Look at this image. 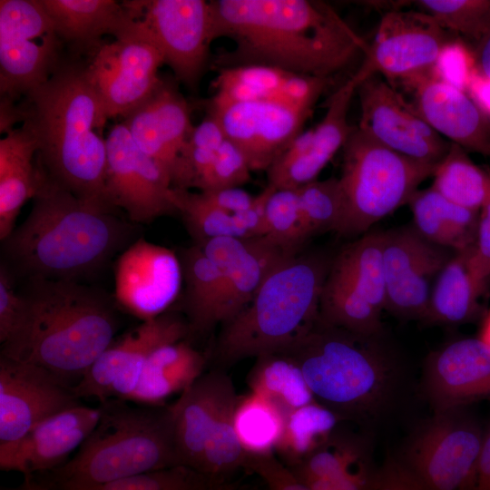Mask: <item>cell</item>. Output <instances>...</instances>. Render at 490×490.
I'll list each match as a JSON object with an SVG mask.
<instances>
[{
  "instance_id": "obj_17",
  "label": "cell",
  "mask_w": 490,
  "mask_h": 490,
  "mask_svg": "<svg viewBox=\"0 0 490 490\" xmlns=\"http://www.w3.org/2000/svg\"><path fill=\"white\" fill-rule=\"evenodd\" d=\"M358 128L381 145L408 158L436 166L451 142L434 131L410 102L378 74L358 86Z\"/></svg>"
},
{
  "instance_id": "obj_6",
  "label": "cell",
  "mask_w": 490,
  "mask_h": 490,
  "mask_svg": "<svg viewBox=\"0 0 490 490\" xmlns=\"http://www.w3.org/2000/svg\"><path fill=\"white\" fill-rule=\"evenodd\" d=\"M99 421L72 458L39 479L53 490L92 486L181 466L170 406L100 403Z\"/></svg>"
},
{
  "instance_id": "obj_44",
  "label": "cell",
  "mask_w": 490,
  "mask_h": 490,
  "mask_svg": "<svg viewBox=\"0 0 490 490\" xmlns=\"http://www.w3.org/2000/svg\"><path fill=\"white\" fill-rule=\"evenodd\" d=\"M171 198L196 244L220 237L240 238L232 214L211 204L200 191L172 188Z\"/></svg>"
},
{
  "instance_id": "obj_2",
  "label": "cell",
  "mask_w": 490,
  "mask_h": 490,
  "mask_svg": "<svg viewBox=\"0 0 490 490\" xmlns=\"http://www.w3.org/2000/svg\"><path fill=\"white\" fill-rule=\"evenodd\" d=\"M44 172L77 198L115 210L106 191L108 120L85 63L66 59L21 104Z\"/></svg>"
},
{
  "instance_id": "obj_60",
  "label": "cell",
  "mask_w": 490,
  "mask_h": 490,
  "mask_svg": "<svg viewBox=\"0 0 490 490\" xmlns=\"http://www.w3.org/2000/svg\"><path fill=\"white\" fill-rule=\"evenodd\" d=\"M477 337L490 348V311L485 315Z\"/></svg>"
},
{
  "instance_id": "obj_30",
  "label": "cell",
  "mask_w": 490,
  "mask_h": 490,
  "mask_svg": "<svg viewBox=\"0 0 490 490\" xmlns=\"http://www.w3.org/2000/svg\"><path fill=\"white\" fill-rule=\"evenodd\" d=\"M358 86L350 77L331 95L324 117L312 128L305 152L289 164L270 167L266 172L269 185L275 189H298L317 180L355 129L348 123V114Z\"/></svg>"
},
{
  "instance_id": "obj_27",
  "label": "cell",
  "mask_w": 490,
  "mask_h": 490,
  "mask_svg": "<svg viewBox=\"0 0 490 490\" xmlns=\"http://www.w3.org/2000/svg\"><path fill=\"white\" fill-rule=\"evenodd\" d=\"M336 429L303 461L288 467L310 490H376L368 440L361 434Z\"/></svg>"
},
{
  "instance_id": "obj_25",
  "label": "cell",
  "mask_w": 490,
  "mask_h": 490,
  "mask_svg": "<svg viewBox=\"0 0 490 490\" xmlns=\"http://www.w3.org/2000/svg\"><path fill=\"white\" fill-rule=\"evenodd\" d=\"M198 245L222 274L220 325L234 318L250 302L272 270L292 255L265 237H220Z\"/></svg>"
},
{
  "instance_id": "obj_58",
  "label": "cell",
  "mask_w": 490,
  "mask_h": 490,
  "mask_svg": "<svg viewBox=\"0 0 490 490\" xmlns=\"http://www.w3.org/2000/svg\"><path fill=\"white\" fill-rule=\"evenodd\" d=\"M476 70L490 79V34L474 49Z\"/></svg>"
},
{
  "instance_id": "obj_31",
  "label": "cell",
  "mask_w": 490,
  "mask_h": 490,
  "mask_svg": "<svg viewBox=\"0 0 490 490\" xmlns=\"http://www.w3.org/2000/svg\"><path fill=\"white\" fill-rule=\"evenodd\" d=\"M38 143L31 128L23 123L0 141V240L15 230L24 202L34 198L43 169L37 161Z\"/></svg>"
},
{
  "instance_id": "obj_57",
  "label": "cell",
  "mask_w": 490,
  "mask_h": 490,
  "mask_svg": "<svg viewBox=\"0 0 490 490\" xmlns=\"http://www.w3.org/2000/svg\"><path fill=\"white\" fill-rule=\"evenodd\" d=\"M466 93L490 122V79L476 70L469 81Z\"/></svg>"
},
{
  "instance_id": "obj_41",
  "label": "cell",
  "mask_w": 490,
  "mask_h": 490,
  "mask_svg": "<svg viewBox=\"0 0 490 490\" xmlns=\"http://www.w3.org/2000/svg\"><path fill=\"white\" fill-rule=\"evenodd\" d=\"M238 398L234 394L225 401L204 448L199 472L213 482L230 481V477L247 465L249 456L234 426Z\"/></svg>"
},
{
  "instance_id": "obj_32",
  "label": "cell",
  "mask_w": 490,
  "mask_h": 490,
  "mask_svg": "<svg viewBox=\"0 0 490 490\" xmlns=\"http://www.w3.org/2000/svg\"><path fill=\"white\" fill-rule=\"evenodd\" d=\"M64 44L92 54L111 34H125L131 20L122 2L114 0H41Z\"/></svg>"
},
{
  "instance_id": "obj_26",
  "label": "cell",
  "mask_w": 490,
  "mask_h": 490,
  "mask_svg": "<svg viewBox=\"0 0 490 490\" xmlns=\"http://www.w3.org/2000/svg\"><path fill=\"white\" fill-rule=\"evenodd\" d=\"M122 122L135 144L172 177L179 154L194 128L190 104L177 85L162 78L154 91Z\"/></svg>"
},
{
  "instance_id": "obj_22",
  "label": "cell",
  "mask_w": 490,
  "mask_h": 490,
  "mask_svg": "<svg viewBox=\"0 0 490 490\" xmlns=\"http://www.w3.org/2000/svg\"><path fill=\"white\" fill-rule=\"evenodd\" d=\"M99 407L77 405L42 421L20 439L0 445V468L24 477L50 472L67 461L96 426Z\"/></svg>"
},
{
  "instance_id": "obj_56",
  "label": "cell",
  "mask_w": 490,
  "mask_h": 490,
  "mask_svg": "<svg viewBox=\"0 0 490 490\" xmlns=\"http://www.w3.org/2000/svg\"><path fill=\"white\" fill-rule=\"evenodd\" d=\"M465 490H490V426L484 432L481 450Z\"/></svg>"
},
{
  "instance_id": "obj_43",
  "label": "cell",
  "mask_w": 490,
  "mask_h": 490,
  "mask_svg": "<svg viewBox=\"0 0 490 490\" xmlns=\"http://www.w3.org/2000/svg\"><path fill=\"white\" fill-rule=\"evenodd\" d=\"M297 190L308 239L327 231L338 233L344 219V200L338 178L315 180Z\"/></svg>"
},
{
  "instance_id": "obj_20",
  "label": "cell",
  "mask_w": 490,
  "mask_h": 490,
  "mask_svg": "<svg viewBox=\"0 0 490 490\" xmlns=\"http://www.w3.org/2000/svg\"><path fill=\"white\" fill-rule=\"evenodd\" d=\"M73 387L34 363L0 356V445L80 405Z\"/></svg>"
},
{
  "instance_id": "obj_38",
  "label": "cell",
  "mask_w": 490,
  "mask_h": 490,
  "mask_svg": "<svg viewBox=\"0 0 490 490\" xmlns=\"http://www.w3.org/2000/svg\"><path fill=\"white\" fill-rule=\"evenodd\" d=\"M432 176L431 187L462 207L480 211L490 199V170L474 162L456 143L451 142Z\"/></svg>"
},
{
  "instance_id": "obj_15",
  "label": "cell",
  "mask_w": 490,
  "mask_h": 490,
  "mask_svg": "<svg viewBox=\"0 0 490 490\" xmlns=\"http://www.w3.org/2000/svg\"><path fill=\"white\" fill-rule=\"evenodd\" d=\"M106 145V191L114 209L139 223L177 212L171 173L135 144L122 122L110 128Z\"/></svg>"
},
{
  "instance_id": "obj_46",
  "label": "cell",
  "mask_w": 490,
  "mask_h": 490,
  "mask_svg": "<svg viewBox=\"0 0 490 490\" xmlns=\"http://www.w3.org/2000/svg\"><path fill=\"white\" fill-rule=\"evenodd\" d=\"M263 237L288 254L301 252L309 239L302 222L297 189H273L266 204Z\"/></svg>"
},
{
  "instance_id": "obj_5",
  "label": "cell",
  "mask_w": 490,
  "mask_h": 490,
  "mask_svg": "<svg viewBox=\"0 0 490 490\" xmlns=\"http://www.w3.org/2000/svg\"><path fill=\"white\" fill-rule=\"evenodd\" d=\"M22 294L23 326L1 355L38 365L74 387L114 340L113 309L74 280H29Z\"/></svg>"
},
{
  "instance_id": "obj_50",
  "label": "cell",
  "mask_w": 490,
  "mask_h": 490,
  "mask_svg": "<svg viewBox=\"0 0 490 490\" xmlns=\"http://www.w3.org/2000/svg\"><path fill=\"white\" fill-rule=\"evenodd\" d=\"M433 69L442 80L466 92L476 71L474 50L458 39L445 48Z\"/></svg>"
},
{
  "instance_id": "obj_33",
  "label": "cell",
  "mask_w": 490,
  "mask_h": 490,
  "mask_svg": "<svg viewBox=\"0 0 490 490\" xmlns=\"http://www.w3.org/2000/svg\"><path fill=\"white\" fill-rule=\"evenodd\" d=\"M204 356L184 339L160 346L145 361L137 385L126 400L151 406L164 405L182 393L202 374Z\"/></svg>"
},
{
  "instance_id": "obj_47",
  "label": "cell",
  "mask_w": 490,
  "mask_h": 490,
  "mask_svg": "<svg viewBox=\"0 0 490 490\" xmlns=\"http://www.w3.org/2000/svg\"><path fill=\"white\" fill-rule=\"evenodd\" d=\"M213 482L184 466L139 474L108 483L62 490H204Z\"/></svg>"
},
{
  "instance_id": "obj_16",
  "label": "cell",
  "mask_w": 490,
  "mask_h": 490,
  "mask_svg": "<svg viewBox=\"0 0 490 490\" xmlns=\"http://www.w3.org/2000/svg\"><path fill=\"white\" fill-rule=\"evenodd\" d=\"M454 253L426 240L412 224L383 231L386 310L423 321L434 283Z\"/></svg>"
},
{
  "instance_id": "obj_11",
  "label": "cell",
  "mask_w": 490,
  "mask_h": 490,
  "mask_svg": "<svg viewBox=\"0 0 490 490\" xmlns=\"http://www.w3.org/2000/svg\"><path fill=\"white\" fill-rule=\"evenodd\" d=\"M484 432L464 407L434 412L396 457L423 490H465Z\"/></svg>"
},
{
  "instance_id": "obj_3",
  "label": "cell",
  "mask_w": 490,
  "mask_h": 490,
  "mask_svg": "<svg viewBox=\"0 0 490 490\" xmlns=\"http://www.w3.org/2000/svg\"><path fill=\"white\" fill-rule=\"evenodd\" d=\"M33 200L27 218L2 241L5 264L28 280L76 281L103 265L133 230L113 210L77 198L44 170Z\"/></svg>"
},
{
  "instance_id": "obj_19",
  "label": "cell",
  "mask_w": 490,
  "mask_h": 490,
  "mask_svg": "<svg viewBox=\"0 0 490 490\" xmlns=\"http://www.w3.org/2000/svg\"><path fill=\"white\" fill-rule=\"evenodd\" d=\"M207 113L242 152L251 172H266L303 131L312 111L264 101L210 100Z\"/></svg>"
},
{
  "instance_id": "obj_1",
  "label": "cell",
  "mask_w": 490,
  "mask_h": 490,
  "mask_svg": "<svg viewBox=\"0 0 490 490\" xmlns=\"http://www.w3.org/2000/svg\"><path fill=\"white\" fill-rule=\"evenodd\" d=\"M214 38L234 43L212 62L217 70L267 65L331 78L358 54L366 41L328 4L313 0L210 1Z\"/></svg>"
},
{
  "instance_id": "obj_39",
  "label": "cell",
  "mask_w": 490,
  "mask_h": 490,
  "mask_svg": "<svg viewBox=\"0 0 490 490\" xmlns=\"http://www.w3.org/2000/svg\"><path fill=\"white\" fill-rule=\"evenodd\" d=\"M340 421L316 400L289 412L275 451L277 457L287 467L296 466L320 446Z\"/></svg>"
},
{
  "instance_id": "obj_55",
  "label": "cell",
  "mask_w": 490,
  "mask_h": 490,
  "mask_svg": "<svg viewBox=\"0 0 490 490\" xmlns=\"http://www.w3.org/2000/svg\"><path fill=\"white\" fill-rule=\"evenodd\" d=\"M200 192L211 204L230 214H235L246 210L253 203L256 197V195H251L241 187Z\"/></svg>"
},
{
  "instance_id": "obj_61",
  "label": "cell",
  "mask_w": 490,
  "mask_h": 490,
  "mask_svg": "<svg viewBox=\"0 0 490 490\" xmlns=\"http://www.w3.org/2000/svg\"><path fill=\"white\" fill-rule=\"evenodd\" d=\"M204 490H244L238 483L227 481L215 483Z\"/></svg>"
},
{
  "instance_id": "obj_28",
  "label": "cell",
  "mask_w": 490,
  "mask_h": 490,
  "mask_svg": "<svg viewBox=\"0 0 490 490\" xmlns=\"http://www.w3.org/2000/svg\"><path fill=\"white\" fill-rule=\"evenodd\" d=\"M331 78L288 72L267 65H241L218 70L211 101H264L312 111Z\"/></svg>"
},
{
  "instance_id": "obj_9",
  "label": "cell",
  "mask_w": 490,
  "mask_h": 490,
  "mask_svg": "<svg viewBox=\"0 0 490 490\" xmlns=\"http://www.w3.org/2000/svg\"><path fill=\"white\" fill-rule=\"evenodd\" d=\"M382 239L383 231H368L332 258L320 298V322L358 335H383Z\"/></svg>"
},
{
  "instance_id": "obj_51",
  "label": "cell",
  "mask_w": 490,
  "mask_h": 490,
  "mask_svg": "<svg viewBox=\"0 0 490 490\" xmlns=\"http://www.w3.org/2000/svg\"><path fill=\"white\" fill-rule=\"evenodd\" d=\"M468 264L486 294L490 289V199L479 211L475 240L468 250Z\"/></svg>"
},
{
  "instance_id": "obj_54",
  "label": "cell",
  "mask_w": 490,
  "mask_h": 490,
  "mask_svg": "<svg viewBox=\"0 0 490 490\" xmlns=\"http://www.w3.org/2000/svg\"><path fill=\"white\" fill-rule=\"evenodd\" d=\"M376 490H423L396 456H388L378 467Z\"/></svg>"
},
{
  "instance_id": "obj_18",
  "label": "cell",
  "mask_w": 490,
  "mask_h": 490,
  "mask_svg": "<svg viewBox=\"0 0 490 490\" xmlns=\"http://www.w3.org/2000/svg\"><path fill=\"white\" fill-rule=\"evenodd\" d=\"M188 322L165 312L142 323L112 344L73 387L78 398L93 397L100 403L127 399L134 390L142 367L162 345L184 339Z\"/></svg>"
},
{
  "instance_id": "obj_48",
  "label": "cell",
  "mask_w": 490,
  "mask_h": 490,
  "mask_svg": "<svg viewBox=\"0 0 490 490\" xmlns=\"http://www.w3.org/2000/svg\"><path fill=\"white\" fill-rule=\"evenodd\" d=\"M250 172L242 152L226 138L218 149L213 162L200 179L196 189L209 191L241 187L250 181Z\"/></svg>"
},
{
  "instance_id": "obj_35",
  "label": "cell",
  "mask_w": 490,
  "mask_h": 490,
  "mask_svg": "<svg viewBox=\"0 0 490 490\" xmlns=\"http://www.w3.org/2000/svg\"><path fill=\"white\" fill-rule=\"evenodd\" d=\"M469 250L455 252L439 272L423 322L457 326L478 316L480 299L485 293L470 270Z\"/></svg>"
},
{
  "instance_id": "obj_42",
  "label": "cell",
  "mask_w": 490,
  "mask_h": 490,
  "mask_svg": "<svg viewBox=\"0 0 490 490\" xmlns=\"http://www.w3.org/2000/svg\"><path fill=\"white\" fill-rule=\"evenodd\" d=\"M225 139L218 120L207 113L202 122L194 126L179 154L172 177V188L196 189Z\"/></svg>"
},
{
  "instance_id": "obj_34",
  "label": "cell",
  "mask_w": 490,
  "mask_h": 490,
  "mask_svg": "<svg viewBox=\"0 0 490 490\" xmlns=\"http://www.w3.org/2000/svg\"><path fill=\"white\" fill-rule=\"evenodd\" d=\"M407 204L413 227L428 241L455 252L473 247L480 211L457 205L432 187L417 190Z\"/></svg>"
},
{
  "instance_id": "obj_52",
  "label": "cell",
  "mask_w": 490,
  "mask_h": 490,
  "mask_svg": "<svg viewBox=\"0 0 490 490\" xmlns=\"http://www.w3.org/2000/svg\"><path fill=\"white\" fill-rule=\"evenodd\" d=\"M245 469L256 474L268 490H310L274 454L249 456Z\"/></svg>"
},
{
  "instance_id": "obj_7",
  "label": "cell",
  "mask_w": 490,
  "mask_h": 490,
  "mask_svg": "<svg viewBox=\"0 0 490 490\" xmlns=\"http://www.w3.org/2000/svg\"><path fill=\"white\" fill-rule=\"evenodd\" d=\"M332 258L323 252L286 257L250 302L221 325L215 355L221 364L282 352L316 324Z\"/></svg>"
},
{
  "instance_id": "obj_4",
  "label": "cell",
  "mask_w": 490,
  "mask_h": 490,
  "mask_svg": "<svg viewBox=\"0 0 490 490\" xmlns=\"http://www.w3.org/2000/svg\"><path fill=\"white\" fill-rule=\"evenodd\" d=\"M300 368L317 402L341 421L370 428L399 406L406 373L383 335L363 336L318 321L282 352Z\"/></svg>"
},
{
  "instance_id": "obj_36",
  "label": "cell",
  "mask_w": 490,
  "mask_h": 490,
  "mask_svg": "<svg viewBox=\"0 0 490 490\" xmlns=\"http://www.w3.org/2000/svg\"><path fill=\"white\" fill-rule=\"evenodd\" d=\"M185 283L184 309L191 332L207 333L220 324L222 274L198 244L179 255Z\"/></svg>"
},
{
  "instance_id": "obj_40",
  "label": "cell",
  "mask_w": 490,
  "mask_h": 490,
  "mask_svg": "<svg viewBox=\"0 0 490 490\" xmlns=\"http://www.w3.org/2000/svg\"><path fill=\"white\" fill-rule=\"evenodd\" d=\"M286 414L269 399L250 392L239 397L234 426L249 456L275 455L282 436Z\"/></svg>"
},
{
  "instance_id": "obj_29",
  "label": "cell",
  "mask_w": 490,
  "mask_h": 490,
  "mask_svg": "<svg viewBox=\"0 0 490 490\" xmlns=\"http://www.w3.org/2000/svg\"><path fill=\"white\" fill-rule=\"evenodd\" d=\"M234 394L230 377L220 370H213L202 374L170 405L181 466L199 472L206 443L220 411Z\"/></svg>"
},
{
  "instance_id": "obj_23",
  "label": "cell",
  "mask_w": 490,
  "mask_h": 490,
  "mask_svg": "<svg viewBox=\"0 0 490 490\" xmlns=\"http://www.w3.org/2000/svg\"><path fill=\"white\" fill-rule=\"evenodd\" d=\"M401 83L412 92L418 114L439 135L490 157V122L469 95L442 80L432 68Z\"/></svg>"
},
{
  "instance_id": "obj_10",
  "label": "cell",
  "mask_w": 490,
  "mask_h": 490,
  "mask_svg": "<svg viewBox=\"0 0 490 490\" xmlns=\"http://www.w3.org/2000/svg\"><path fill=\"white\" fill-rule=\"evenodd\" d=\"M64 42L41 0L0 1V93L15 103L65 60Z\"/></svg>"
},
{
  "instance_id": "obj_59",
  "label": "cell",
  "mask_w": 490,
  "mask_h": 490,
  "mask_svg": "<svg viewBox=\"0 0 490 490\" xmlns=\"http://www.w3.org/2000/svg\"><path fill=\"white\" fill-rule=\"evenodd\" d=\"M1 490H53L35 476L24 477L23 482L13 487H3Z\"/></svg>"
},
{
  "instance_id": "obj_24",
  "label": "cell",
  "mask_w": 490,
  "mask_h": 490,
  "mask_svg": "<svg viewBox=\"0 0 490 490\" xmlns=\"http://www.w3.org/2000/svg\"><path fill=\"white\" fill-rule=\"evenodd\" d=\"M423 391L434 412L490 398V348L478 337L463 338L432 352Z\"/></svg>"
},
{
  "instance_id": "obj_12",
  "label": "cell",
  "mask_w": 490,
  "mask_h": 490,
  "mask_svg": "<svg viewBox=\"0 0 490 490\" xmlns=\"http://www.w3.org/2000/svg\"><path fill=\"white\" fill-rule=\"evenodd\" d=\"M122 4L134 29L158 48L176 79L196 87L215 40L210 1L127 0Z\"/></svg>"
},
{
  "instance_id": "obj_37",
  "label": "cell",
  "mask_w": 490,
  "mask_h": 490,
  "mask_svg": "<svg viewBox=\"0 0 490 490\" xmlns=\"http://www.w3.org/2000/svg\"><path fill=\"white\" fill-rule=\"evenodd\" d=\"M249 386L251 392L274 403L286 416L315 401L300 368L284 353L257 358Z\"/></svg>"
},
{
  "instance_id": "obj_53",
  "label": "cell",
  "mask_w": 490,
  "mask_h": 490,
  "mask_svg": "<svg viewBox=\"0 0 490 490\" xmlns=\"http://www.w3.org/2000/svg\"><path fill=\"white\" fill-rule=\"evenodd\" d=\"M274 187L267 186L256 195L253 203L244 211L232 214L241 239L263 237L267 201Z\"/></svg>"
},
{
  "instance_id": "obj_14",
  "label": "cell",
  "mask_w": 490,
  "mask_h": 490,
  "mask_svg": "<svg viewBox=\"0 0 490 490\" xmlns=\"http://www.w3.org/2000/svg\"><path fill=\"white\" fill-rule=\"evenodd\" d=\"M90 56L85 63L87 76L108 119L123 118L162 81L158 70L164 64L162 55L133 28L132 21L125 34L103 42Z\"/></svg>"
},
{
  "instance_id": "obj_21",
  "label": "cell",
  "mask_w": 490,
  "mask_h": 490,
  "mask_svg": "<svg viewBox=\"0 0 490 490\" xmlns=\"http://www.w3.org/2000/svg\"><path fill=\"white\" fill-rule=\"evenodd\" d=\"M182 281L179 255L144 239L131 244L116 262V299L142 321L165 313L177 299Z\"/></svg>"
},
{
  "instance_id": "obj_13",
  "label": "cell",
  "mask_w": 490,
  "mask_h": 490,
  "mask_svg": "<svg viewBox=\"0 0 490 490\" xmlns=\"http://www.w3.org/2000/svg\"><path fill=\"white\" fill-rule=\"evenodd\" d=\"M458 39L423 11L392 9L382 16L361 65L351 77L358 85L375 74L390 81L407 80L434 68L445 48Z\"/></svg>"
},
{
  "instance_id": "obj_8",
  "label": "cell",
  "mask_w": 490,
  "mask_h": 490,
  "mask_svg": "<svg viewBox=\"0 0 490 490\" xmlns=\"http://www.w3.org/2000/svg\"><path fill=\"white\" fill-rule=\"evenodd\" d=\"M342 149L338 180L344 219L338 234L343 237H360L375 223L407 204L436 167L381 145L358 126Z\"/></svg>"
},
{
  "instance_id": "obj_49",
  "label": "cell",
  "mask_w": 490,
  "mask_h": 490,
  "mask_svg": "<svg viewBox=\"0 0 490 490\" xmlns=\"http://www.w3.org/2000/svg\"><path fill=\"white\" fill-rule=\"evenodd\" d=\"M25 316V299L15 289L13 273L0 267V342L4 345L20 331Z\"/></svg>"
},
{
  "instance_id": "obj_45",
  "label": "cell",
  "mask_w": 490,
  "mask_h": 490,
  "mask_svg": "<svg viewBox=\"0 0 490 490\" xmlns=\"http://www.w3.org/2000/svg\"><path fill=\"white\" fill-rule=\"evenodd\" d=\"M413 3L442 26L472 40L475 45L490 34V0H418Z\"/></svg>"
}]
</instances>
